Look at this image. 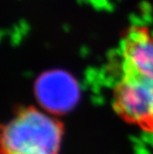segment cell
<instances>
[{
  "label": "cell",
  "instance_id": "obj_4",
  "mask_svg": "<svg viewBox=\"0 0 153 154\" xmlns=\"http://www.w3.org/2000/svg\"><path fill=\"white\" fill-rule=\"evenodd\" d=\"M35 93L42 109L55 116L71 110L80 97L77 82L63 71L45 73L36 83Z\"/></svg>",
  "mask_w": 153,
  "mask_h": 154
},
{
  "label": "cell",
  "instance_id": "obj_3",
  "mask_svg": "<svg viewBox=\"0 0 153 154\" xmlns=\"http://www.w3.org/2000/svg\"><path fill=\"white\" fill-rule=\"evenodd\" d=\"M116 74L153 81V30L131 24L123 30L115 60Z\"/></svg>",
  "mask_w": 153,
  "mask_h": 154
},
{
  "label": "cell",
  "instance_id": "obj_1",
  "mask_svg": "<svg viewBox=\"0 0 153 154\" xmlns=\"http://www.w3.org/2000/svg\"><path fill=\"white\" fill-rule=\"evenodd\" d=\"M64 125L42 107L19 109L0 125V154H59Z\"/></svg>",
  "mask_w": 153,
  "mask_h": 154
},
{
  "label": "cell",
  "instance_id": "obj_2",
  "mask_svg": "<svg viewBox=\"0 0 153 154\" xmlns=\"http://www.w3.org/2000/svg\"><path fill=\"white\" fill-rule=\"evenodd\" d=\"M112 107L125 123L153 134V81L116 74Z\"/></svg>",
  "mask_w": 153,
  "mask_h": 154
}]
</instances>
